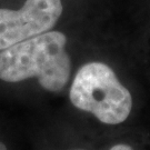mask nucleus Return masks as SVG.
Here are the masks:
<instances>
[{"label": "nucleus", "mask_w": 150, "mask_h": 150, "mask_svg": "<svg viewBox=\"0 0 150 150\" xmlns=\"http://www.w3.org/2000/svg\"><path fill=\"white\" fill-rule=\"evenodd\" d=\"M0 150H7L6 145L4 144V142H1V141H0Z\"/></svg>", "instance_id": "5"}, {"label": "nucleus", "mask_w": 150, "mask_h": 150, "mask_svg": "<svg viewBox=\"0 0 150 150\" xmlns=\"http://www.w3.org/2000/svg\"><path fill=\"white\" fill-rule=\"evenodd\" d=\"M67 36L48 31L0 51V80L20 82L37 78L45 90L59 92L69 82L71 60Z\"/></svg>", "instance_id": "1"}, {"label": "nucleus", "mask_w": 150, "mask_h": 150, "mask_svg": "<svg viewBox=\"0 0 150 150\" xmlns=\"http://www.w3.org/2000/svg\"><path fill=\"white\" fill-rule=\"evenodd\" d=\"M77 109L87 111L106 125L126 121L132 108V97L108 64L88 62L77 71L69 91Z\"/></svg>", "instance_id": "2"}, {"label": "nucleus", "mask_w": 150, "mask_h": 150, "mask_svg": "<svg viewBox=\"0 0 150 150\" xmlns=\"http://www.w3.org/2000/svg\"><path fill=\"white\" fill-rule=\"evenodd\" d=\"M109 150H134L129 145L126 144H118V145H115L113 147H111Z\"/></svg>", "instance_id": "4"}, {"label": "nucleus", "mask_w": 150, "mask_h": 150, "mask_svg": "<svg viewBox=\"0 0 150 150\" xmlns=\"http://www.w3.org/2000/svg\"><path fill=\"white\" fill-rule=\"evenodd\" d=\"M62 10L61 0H27L18 10L1 8L0 51L50 31Z\"/></svg>", "instance_id": "3"}, {"label": "nucleus", "mask_w": 150, "mask_h": 150, "mask_svg": "<svg viewBox=\"0 0 150 150\" xmlns=\"http://www.w3.org/2000/svg\"><path fill=\"white\" fill-rule=\"evenodd\" d=\"M70 150H85V149H70Z\"/></svg>", "instance_id": "6"}]
</instances>
